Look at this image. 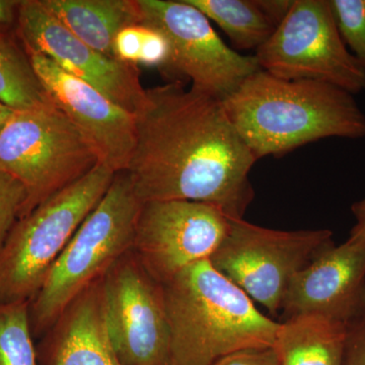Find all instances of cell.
I'll return each mask as SVG.
<instances>
[{
    "instance_id": "cell-1",
    "label": "cell",
    "mask_w": 365,
    "mask_h": 365,
    "mask_svg": "<svg viewBox=\"0 0 365 365\" xmlns=\"http://www.w3.org/2000/svg\"><path fill=\"white\" fill-rule=\"evenodd\" d=\"M135 122L125 173L141 202L197 201L244 218L254 200L250 173L257 160L222 101L170 81L146 90Z\"/></svg>"
},
{
    "instance_id": "cell-2",
    "label": "cell",
    "mask_w": 365,
    "mask_h": 365,
    "mask_svg": "<svg viewBox=\"0 0 365 365\" xmlns=\"http://www.w3.org/2000/svg\"><path fill=\"white\" fill-rule=\"evenodd\" d=\"M222 104L257 160L330 137H365V114L354 95L321 81H287L259 69Z\"/></svg>"
},
{
    "instance_id": "cell-3",
    "label": "cell",
    "mask_w": 365,
    "mask_h": 365,
    "mask_svg": "<svg viewBox=\"0 0 365 365\" xmlns=\"http://www.w3.org/2000/svg\"><path fill=\"white\" fill-rule=\"evenodd\" d=\"M163 287L170 365H213L241 350L273 347L279 322L259 312L210 261L185 268Z\"/></svg>"
},
{
    "instance_id": "cell-4",
    "label": "cell",
    "mask_w": 365,
    "mask_h": 365,
    "mask_svg": "<svg viewBox=\"0 0 365 365\" xmlns=\"http://www.w3.org/2000/svg\"><path fill=\"white\" fill-rule=\"evenodd\" d=\"M141 201L130 179L117 173L111 186L81 223L29 304L31 330L39 340L72 300L102 279L133 247Z\"/></svg>"
},
{
    "instance_id": "cell-5",
    "label": "cell",
    "mask_w": 365,
    "mask_h": 365,
    "mask_svg": "<svg viewBox=\"0 0 365 365\" xmlns=\"http://www.w3.org/2000/svg\"><path fill=\"white\" fill-rule=\"evenodd\" d=\"M116 174L98 163L16 222L0 249V304L30 302L35 297Z\"/></svg>"
},
{
    "instance_id": "cell-6",
    "label": "cell",
    "mask_w": 365,
    "mask_h": 365,
    "mask_svg": "<svg viewBox=\"0 0 365 365\" xmlns=\"http://www.w3.org/2000/svg\"><path fill=\"white\" fill-rule=\"evenodd\" d=\"M98 163L95 150L52 101L14 112L0 131V169L28 195L21 217Z\"/></svg>"
},
{
    "instance_id": "cell-7",
    "label": "cell",
    "mask_w": 365,
    "mask_h": 365,
    "mask_svg": "<svg viewBox=\"0 0 365 365\" xmlns=\"http://www.w3.org/2000/svg\"><path fill=\"white\" fill-rule=\"evenodd\" d=\"M332 244L329 230H272L230 218L227 235L209 261L250 299L278 316L294 276Z\"/></svg>"
},
{
    "instance_id": "cell-8",
    "label": "cell",
    "mask_w": 365,
    "mask_h": 365,
    "mask_svg": "<svg viewBox=\"0 0 365 365\" xmlns=\"http://www.w3.org/2000/svg\"><path fill=\"white\" fill-rule=\"evenodd\" d=\"M254 56L277 78L321 81L352 95L365 91V68L341 38L329 0H294Z\"/></svg>"
},
{
    "instance_id": "cell-9",
    "label": "cell",
    "mask_w": 365,
    "mask_h": 365,
    "mask_svg": "<svg viewBox=\"0 0 365 365\" xmlns=\"http://www.w3.org/2000/svg\"><path fill=\"white\" fill-rule=\"evenodd\" d=\"M141 23L169 41L170 76L191 81L193 88L223 101L260 68L255 56L228 47L207 16L187 0H137Z\"/></svg>"
},
{
    "instance_id": "cell-10",
    "label": "cell",
    "mask_w": 365,
    "mask_h": 365,
    "mask_svg": "<svg viewBox=\"0 0 365 365\" xmlns=\"http://www.w3.org/2000/svg\"><path fill=\"white\" fill-rule=\"evenodd\" d=\"M108 336L121 365H170V336L162 283L133 251L104 277Z\"/></svg>"
},
{
    "instance_id": "cell-11",
    "label": "cell",
    "mask_w": 365,
    "mask_h": 365,
    "mask_svg": "<svg viewBox=\"0 0 365 365\" xmlns=\"http://www.w3.org/2000/svg\"><path fill=\"white\" fill-rule=\"evenodd\" d=\"M230 217L212 204L189 200L141 202L132 251L165 284L185 268L209 260L230 230Z\"/></svg>"
},
{
    "instance_id": "cell-12",
    "label": "cell",
    "mask_w": 365,
    "mask_h": 365,
    "mask_svg": "<svg viewBox=\"0 0 365 365\" xmlns=\"http://www.w3.org/2000/svg\"><path fill=\"white\" fill-rule=\"evenodd\" d=\"M16 36L26 53L42 55L135 115L146 90L137 67L93 49L53 16L42 0H21Z\"/></svg>"
},
{
    "instance_id": "cell-13",
    "label": "cell",
    "mask_w": 365,
    "mask_h": 365,
    "mask_svg": "<svg viewBox=\"0 0 365 365\" xmlns=\"http://www.w3.org/2000/svg\"><path fill=\"white\" fill-rule=\"evenodd\" d=\"M28 55L52 102L83 134L101 163L115 173L125 172L135 146V115L51 60L36 53Z\"/></svg>"
},
{
    "instance_id": "cell-14",
    "label": "cell",
    "mask_w": 365,
    "mask_h": 365,
    "mask_svg": "<svg viewBox=\"0 0 365 365\" xmlns=\"http://www.w3.org/2000/svg\"><path fill=\"white\" fill-rule=\"evenodd\" d=\"M318 314L345 326L365 314V239L322 250L294 276L280 311V322Z\"/></svg>"
},
{
    "instance_id": "cell-15",
    "label": "cell",
    "mask_w": 365,
    "mask_h": 365,
    "mask_svg": "<svg viewBox=\"0 0 365 365\" xmlns=\"http://www.w3.org/2000/svg\"><path fill=\"white\" fill-rule=\"evenodd\" d=\"M36 348L39 365H121L106 325L104 278L72 300Z\"/></svg>"
},
{
    "instance_id": "cell-16",
    "label": "cell",
    "mask_w": 365,
    "mask_h": 365,
    "mask_svg": "<svg viewBox=\"0 0 365 365\" xmlns=\"http://www.w3.org/2000/svg\"><path fill=\"white\" fill-rule=\"evenodd\" d=\"M42 2L78 39L106 56L114 57L113 44L122 29L141 23L137 0H42Z\"/></svg>"
},
{
    "instance_id": "cell-17",
    "label": "cell",
    "mask_w": 365,
    "mask_h": 365,
    "mask_svg": "<svg viewBox=\"0 0 365 365\" xmlns=\"http://www.w3.org/2000/svg\"><path fill=\"white\" fill-rule=\"evenodd\" d=\"M347 328L318 314L279 322L273 349L279 365L344 364Z\"/></svg>"
},
{
    "instance_id": "cell-18",
    "label": "cell",
    "mask_w": 365,
    "mask_h": 365,
    "mask_svg": "<svg viewBox=\"0 0 365 365\" xmlns=\"http://www.w3.org/2000/svg\"><path fill=\"white\" fill-rule=\"evenodd\" d=\"M227 36L237 50H258L275 32L294 0H187Z\"/></svg>"
},
{
    "instance_id": "cell-19",
    "label": "cell",
    "mask_w": 365,
    "mask_h": 365,
    "mask_svg": "<svg viewBox=\"0 0 365 365\" xmlns=\"http://www.w3.org/2000/svg\"><path fill=\"white\" fill-rule=\"evenodd\" d=\"M51 102L16 33L0 35V104L14 112Z\"/></svg>"
},
{
    "instance_id": "cell-20",
    "label": "cell",
    "mask_w": 365,
    "mask_h": 365,
    "mask_svg": "<svg viewBox=\"0 0 365 365\" xmlns=\"http://www.w3.org/2000/svg\"><path fill=\"white\" fill-rule=\"evenodd\" d=\"M115 58L130 66L157 67L170 73L172 53L169 41L157 29L143 23L122 29L113 44Z\"/></svg>"
},
{
    "instance_id": "cell-21",
    "label": "cell",
    "mask_w": 365,
    "mask_h": 365,
    "mask_svg": "<svg viewBox=\"0 0 365 365\" xmlns=\"http://www.w3.org/2000/svg\"><path fill=\"white\" fill-rule=\"evenodd\" d=\"M29 304H0V365H39Z\"/></svg>"
},
{
    "instance_id": "cell-22",
    "label": "cell",
    "mask_w": 365,
    "mask_h": 365,
    "mask_svg": "<svg viewBox=\"0 0 365 365\" xmlns=\"http://www.w3.org/2000/svg\"><path fill=\"white\" fill-rule=\"evenodd\" d=\"M341 38L365 68V0H329Z\"/></svg>"
},
{
    "instance_id": "cell-23",
    "label": "cell",
    "mask_w": 365,
    "mask_h": 365,
    "mask_svg": "<svg viewBox=\"0 0 365 365\" xmlns=\"http://www.w3.org/2000/svg\"><path fill=\"white\" fill-rule=\"evenodd\" d=\"M26 198L23 185L0 169V249L23 215Z\"/></svg>"
},
{
    "instance_id": "cell-24",
    "label": "cell",
    "mask_w": 365,
    "mask_h": 365,
    "mask_svg": "<svg viewBox=\"0 0 365 365\" xmlns=\"http://www.w3.org/2000/svg\"><path fill=\"white\" fill-rule=\"evenodd\" d=\"M346 328L347 338L343 365H365V314Z\"/></svg>"
},
{
    "instance_id": "cell-25",
    "label": "cell",
    "mask_w": 365,
    "mask_h": 365,
    "mask_svg": "<svg viewBox=\"0 0 365 365\" xmlns=\"http://www.w3.org/2000/svg\"><path fill=\"white\" fill-rule=\"evenodd\" d=\"M213 365H279V361L273 348H262L232 353Z\"/></svg>"
},
{
    "instance_id": "cell-26",
    "label": "cell",
    "mask_w": 365,
    "mask_h": 365,
    "mask_svg": "<svg viewBox=\"0 0 365 365\" xmlns=\"http://www.w3.org/2000/svg\"><path fill=\"white\" fill-rule=\"evenodd\" d=\"M21 1L0 0V32L16 33Z\"/></svg>"
},
{
    "instance_id": "cell-27",
    "label": "cell",
    "mask_w": 365,
    "mask_h": 365,
    "mask_svg": "<svg viewBox=\"0 0 365 365\" xmlns=\"http://www.w3.org/2000/svg\"><path fill=\"white\" fill-rule=\"evenodd\" d=\"M351 211L354 215L355 225L350 232L349 239H365V198L353 204Z\"/></svg>"
},
{
    "instance_id": "cell-28",
    "label": "cell",
    "mask_w": 365,
    "mask_h": 365,
    "mask_svg": "<svg viewBox=\"0 0 365 365\" xmlns=\"http://www.w3.org/2000/svg\"><path fill=\"white\" fill-rule=\"evenodd\" d=\"M13 110L9 109L6 106L0 104V131L4 128V125L7 123L11 117L14 114Z\"/></svg>"
},
{
    "instance_id": "cell-29",
    "label": "cell",
    "mask_w": 365,
    "mask_h": 365,
    "mask_svg": "<svg viewBox=\"0 0 365 365\" xmlns=\"http://www.w3.org/2000/svg\"><path fill=\"white\" fill-rule=\"evenodd\" d=\"M1 34H6V33H1V32H0V35H1Z\"/></svg>"
}]
</instances>
